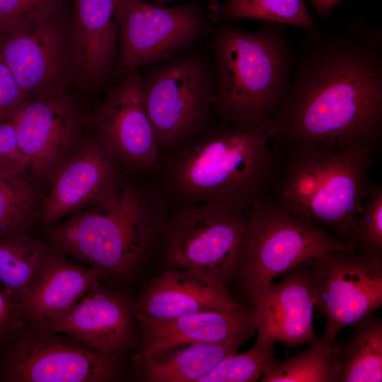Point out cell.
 <instances>
[{
  "instance_id": "16",
  "label": "cell",
  "mask_w": 382,
  "mask_h": 382,
  "mask_svg": "<svg viewBox=\"0 0 382 382\" xmlns=\"http://www.w3.org/2000/svg\"><path fill=\"white\" fill-rule=\"evenodd\" d=\"M46 320L53 330L104 355H117L137 343L134 301L100 280L66 313Z\"/></svg>"
},
{
  "instance_id": "19",
  "label": "cell",
  "mask_w": 382,
  "mask_h": 382,
  "mask_svg": "<svg viewBox=\"0 0 382 382\" xmlns=\"http://www.w3.org/2000/svg\"><path fill=\"white\" fill-rule=\"evenodd\" d=\"M140 341L133 356L135 364L173 348L192 343L221 342L235 335L255 332L253 309L210 311L170 318H136Z\"/></svg>"
},
{
  "instance_id": "15",
  "label": "cell",
  "mask_w": 382,
  "mask_h": 382,
  "mask_svg": "<svg viewBox=\"0 0 382 382\" xmlns=\"http://www.w3.org/2000/svg\"><path fill=\"white\" fill-rule=\"evenodd\" d=\"M118 166L96 137L83 141L51 176L40 213L43 225L113 197L123 183Z\"/></svg>"
},
{
  "instance_id": "33",
  "label": "cell",
  "mask_w": 382,
  "mask_h": 382,
  "mask_svg": "<svg viewBox=\"0 0 382 382\" xmlns=\"http://www.w3.org/2000/svg\"><path fill=\"white\" fill-rule=\"evenodd\" d=\"M24 322L19 305L0 284V340L20 328Z\"/></svg>"
},
{
  "instance_id": "13",
  "label": "cell",
  "mask_w": 382,
  "mask_h": 382,
  "mask_svg": "<svg viewBox=\"0 0 382 382\" xmlns=\"http://www.w3.org/2000/svg\"><path fill=\"white\" fill-rule=\"evenodd\" d=\"M12 121L26 168L41 178L51 177L83 141V120L66 92L28 98Z\"/></svg>"
},
{
  "instance_id": "1",
  "label": "cell",
  "mask_w": 382,
  "mask_h": 382,
  "mask_svg": "<svg viewBox=\"0 0 382 382\" xmlns=\"http://www.w3.org/2000/svg\"><path fill=\"white\" fill-rule=\"evenodd\" d=\"M262 127L275 149H371L382 129V29L363 18L307 31L289 87Z\"/></svg>"
},
{
  "instance_id": "17",
  "label": "cell",
  "mask_w": 382,
  "mask_h": 382,
  "mask_svg": "<svg viewBox=\"0 0 382 382\" xmlns=\"http://www.w3.org/2000/svg\"><path fill=\"white\" fill-rule=\"evenodd\" d=\"M311 260L286 272L279 282H270L250 295L257 337L291 347L318 340Z\"/></svg>"
},
{
  "instance_id": "28",
  "label": "cell",
  "mask_w": 382,
  "mask_h": 382,
  "mask_svg": "<svg viewBox=\"0 0 382 382\" xmlns=\"http://www.w3.org/2000/svg\"><path fill=\"white\" fill-rule=\"evenodd\" d=\"M274 342L257 337L254 346L243 353H232L224 358L199 382H254L276 361Z\"/></svg>"
},
{
  "instance_id": "20",
  "label": "cell",
  "mask_w": 382,
  "mask_h": 382,
  "mask_svg": "<svg viewBox=\"0 0 382 382\" xmlns=\"http://www.w3.org/2000/svg\"><path fill=\"white\" fill-rule=\"evenodd\" d=\"M120 0H74V74L98 84L113 72L118 49Z\"/></svg>"
},
{
  "instance_id": "6",
  "label": "cell",
  "mask_w": 382,
  "mask_h": 382,
  "mask_svg": "<svg viewBox=\"0 0 382 382\" xmlns=\"http://www.w3.org/2000/svg\"><path fill=\"white\" fill-rule=\"evenodd\" d=\"M144 105L161 152L196 137L215 120L211 56L185 50L147 66L141 75Z\"/></svg>"
},
{
  "instance_id": "7",
  "label": "cell",
  "mask_w": 382,
  "mask_h": 382,
  "mask_svg": "<svg viewBox=\"0 0 382 382\" xmlns=\"http://www.w3.org/2000/svg\"><path fill=\"white\" fill-rule=\"evenodd\" d=\"M347 247L337 237L297 218L270 197L250 208L236 277L250 297L301 264Z\"/></svg>"
},
{
  "instance_id": "4",
  "label": "cell",
  "mask_w": 382,
  "mask_h": 382,
  "mask_svg": "<svg viewBox=\"0 0 382 382\" xmlns=\"http://www.w3.org/2000/svg\"><path fill=\"white\" fill-rule=\"evenodd\" d=\"M212 36L216 117L262 127L290 85L294 50L285 25L263 22L260 30L249 32L220 23Z\"/></svg>"
},
{
  "instance_id": "24",
  "label": "cell",
  "mask_w": 382,
  "mask_h": 382,
  "mask_svg": "<svg viewBox=\"0 0 382 382\" xmlns=\"http://www.w3.org/2000/svg\"><path fill=\"white\" fill-rule=\"evenodd\" d=\"M53 250L28 232L0 238V284L18 305Z\"/></svg>"
},
{
  "instance_id": "32",
  "label": "cell",
  "mask_w": 382,
  "mask_h": 382,
  "mask_svg": "<svg viewBox=\"0 0 382 382\" xmlns=\"http://www.w3.org/2000/svg\"><path fill=\"white\" fill-rule=\"evenodd\" d=\"M26 168L19 151L16 133L11 120L0 121V168Z\"/></svg>"
},
{
  "instance_id": "3",
  "label": "cell",
  "mask_w": 382,
  "mask_h": 382,
  "mask_svg": "<svg viewBox=\"0 0 382 382\" xmlns=\"http://www.w3.org/2000/svg\"><path fill=\"white\" fill-rule=\"evenodd\" d=\"M170 207L154 183L137 187L122 183L113 197L52 227L50 245L106 277L125 279L159 244Z\"/></svg>"
},
{
  "instance_id": "2",
  "label": "cell",
  "mask_w": 382,
  "mask_h": 382,
  "mask_svg": "<svg viewBox=\"0 0 382 382\" xmlns=\"http://www.w3.org/2000/svg\"><path fill=\"white\" fill-rule=\"evenodd\" d=\"M271 141L262 127L214 120L196 137L161 154L153 183L170 206L250 209L272 193L278 161Z\"/></svg>"
},
{
  "instance_id": "11",
  "label": "cell",
  "mask_w": 382,
  "mask_h": 382,
  "mask_svg": "<svg viewBox=\"0 0 382 382\" xmlns=\"http://www.w3.org/2000/svg\"><path fill=\"white\" fill-rule=\"evenodd\" d=\"M214 26L197 1L165 6L120 0L119 40L113 72L119 79L161 62L212 35Z\"/></svg>"
},
{
  "instance_id": "14",
  "label": "cell",
  "mask_w": 382,
  "mask_h": 382,
  "mask_svg": "<svg viewBox=\"0 0 382 382\" xmlns=\"http://www.w3.org/2000/svg\"><path fill=\"white\" fill-rule=\"evenodd\" d=\"M95 137L119 165L152 175L161 157L143 98L141 74L120 79L94 119Z\"/></svg>"
},
{
  "instance_id": "18",
  "label": "cell",
  "mask_w": 382,
  "mask_h": 382,
  "mask_svg": "<svg viewBox=\"0 0 382 382\" xmlns=\"http://www.w3.org/2000/svg\"><path fill=\"white\" fill-rule=\"evenodd\" d=\"M135 318L164 319L245 307L211 275L184 268H166L150 279L134 301Z\"/></svg>"
},
{
  "instance_id": "25",
  "label": "cell",
  "mask_w": 382,
  "mask_h": 382,
  "mask_svg": "<svg viewBox=\"0 0 382 382\" xmlns=\"http://www.w3.org/2000/svg\"><path fill=\"white\" fill-rule=\"evenodd\" d=\"M207 18L214 23L259 20L295 26L306 31L319 27L303 0H210Z\"/></svg>"
},
{
  "instance_id": "26",
  "label": "cell",
  "mask_w": 382,
  "mask_h": 382,
  "mask_svg": "<svg viewBox=\"0 0 382 382\" xmlns=\"http://www.w3.org/2000/svg\"><path fill=\"white\" fill-rule=\"evenodd\" d=\"M27 171L17 167L0 168V238L29 231L36 192Z\"/></svg>"
},
{
  "instance_id": "31",
  "label": "cell",
  "mask_w": 382,
  "mask_h": 382,
  "mask_svg": "<svg viewBox=\"0 0 382 382\" xmlns=\"http://www.w3.org/2000/svg\"><path fill=\"white\" fill-rule=\"evenodd\" d=\"M28 98L0 59V121L11 120Z\"/></svg>"
},
{
  "instance_id": "30",
  "label": "cell",
  "mask_w": 382,
  "mask_h": 382,
  "mask_svg": "<svg viewBox=\"0 0 382 382\" xmlns=\"http://www.w3.org/2000/svg\"><path fill=\"white\" fill-rule=\"evenodd\" d=\"M67 0H0V33L37 13L66 6Z\"/></svg>"
},
{
  "instance_id": "34",
  "label": "cell",
  "mask_w": 382,
  "mask_h": 382,
  "mask_svg": "<svg viewBox=\"0 0 382 382\" xmlns=\"http://www.w3.org/2000/svg\"><path fill=\"white\" fill-rule=\"evenodd\" d=\"M341 0H311L316 13L323 18L328 16L339 4Z\"/></svg>"
},
{
  "instance_id": "23",
  "label": "cell",
  "mask_w": 382,
  "mask_h": 382,
  "mask_svg": "<svg viewBox=\"0 0 382 382\" xmlns=\"http://www.w3.org/2000/svg\"><path fill=\"white\" fill-rule=\"evenodd\" d=\"M352 325V335L333 344V382H381V318L371 313Z\"/></svg>"
},
{
  "instance_id": "29",
  "label": "cell",
  "mask_w": 382,
  "mask_h": 382,
  "mask_svg": "<svg viewBox=\"0 0 382 382\" xmlns=\"http://www.w3.org/2000/svg\"><path fill=\"white\" fill-rule=\"evenodd\" d=\"M347 246L382 257V187L372 185L358 214Z\"/></svg>"
},
{
  "instance_id": "21",
  "label": "cell",
  "mask_w": 382,
  "mask_h": 382,
  "mask_svg": "<svg viewBox=\"0 0 382 382\" xmlns=\"http://www.w3.org/2000/svg\"><path fill=\"white\" fill-rule=\"evenodd\" d=\"M106 275L53 250L47 256L19 304L24 320L59 316L69 311Z\"/></svg>"
},
{
  "instance_id": "5",
  "label": "cell",
  "mask_w": 382,
  "mask_h": 382,
  "mask_svg": "<svg viewBox=\"0 0 382 382\" xmlns=\"http://www.w3.org/2000/svg\"><path fill=\"white\" fill-rule=\"evenodd\" d=\"M370 149L303 148L278 161L272 198L299 219L331 227L346 245L372 185Z\"/></svg>"
},
{
  "instance_id": "8",
  "label": "cell",
  "mask_w": 382,
  "mask_h": 382,
  "mask_svg": "<svg viewBox=\"0 0 382 382\" xmlns=\"http://www.w3.org/2000/svg\"><path fill=\"white\" fill-rule=\"evenodd\" d=\"M119 376L117 355L53 330L44 318L25 320L0 340V382H108Z\"/></svg>"
},
{
  "instance_id": "10",
  "label": "cell",
  "mask_w": 382,
  "mask_h": 382,
  "mask_svg": "<svg viewBox=\"0 0 382 382\" xmlns=\"http://www.w3.org/2000/svg\"><path fill=\"white\" fill-rule=\"evenodd\" d=\"M0 59L28 98L66 92L74 74L72 16L43 11L0 33Z\"/></svg>"
},
{
  "instance_id": "22",
  "label": "cell",
  "mask_w": 382,
  "mask_h": 382,
  "mask_svg": "<svg viewBox=\"0 0 382 382\" xmlns=\"http://www.w3.org/2000/svg\"><path fill=\"white\" fill-rule=\"evenodd\" d=\"M254 332L210 343L179 346L136 364L146 382H199L224 358L234 353Z\"/></svg>"
},
{
  "instance_id": "35",
  "label": "cell",
  "mask_w": 382,
  "mask_h": 382,
  "mask_svg": "<svg viewBox=\"0 0 382 382\" xmlns=\"http://www.w3.org/2000/svg\"><path fill=\"white\" fill-rule=\"evenodd\" d=\"M147 1H150V2H152V3L160 4V3L169 1H171V0H147Z\"/></svg>"
},
{
  "instance_id": "27",
  "label": "cell",
  "mask_w": 382,
  "mask_h": 382,
  "mask_svg": "<svg viewBox=\"0 0 382 382\" xmlns=\"http://www.w3.org/2000/svg\"><path fill=\"white\" fill-rule=\"evenodd\" d=\"M335 339L323 332L302 352L275 361L261 378L262 382H333L332 352Z\"/></svg>"
},
{
  "instance_id": "9",
  "label": "cell",
  "mask_w": 382,
  "mask_h": 382,
  "mask_svg": "<svg viewBox=\"0 0 382 382\" xmlns=\"http://www.w3.org/2000/svg\"><path fill=\"white\" fill-rule=\"evenodd\" d=\"M175 208L160 234L164 267L201 271L226 286L236 277L250 209L213 204Z\"/></svg>"
},
{
  "instance_id": "12",
  "label": "cell",
  "mask_w": 382,
  "mask_h": 382,
  "mask_svg": "<svg viewBox=\"0 0 382 382\" xmlns=\"http://www.w3.org/2000/svg\"><path fill=\"white\" fill-rule=\"evenodd\" d=\"M314 308L326 318L324 332L336 339L382 306V257L347 247L311 260Z\"/></svg>"
}]
</instances>
